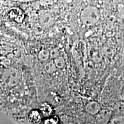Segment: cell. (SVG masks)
<instances>
[{"instance_id": "obj_3", "label": "cell", "mask_w": 124, "mask_h": 124, "mask_svg": "<svg viewBox=\"0 0 124 124\" xmlns=\"http://www.w3.org/2000/svg\"><path fill=\"white\" fill-rule=\"evenodd\" d=\"M40 111L41 114L45 117H48L52 116L54 113V108L52 105L47 102H44L40 106Z\"/></svg>"}, {"instance_id": "obj_5", "label": "cell", "mask_w": 124, "mask_h": 124, "mask_svg": "<svg viewBox=\"0 0 124 124\" xmlns=\"http://www.w3.org/2000/svg\"><path fill=\"white\" fill-rule=\"evenodd\" d=\"M43 124H60V120L57 116H50L43 121Z\"/></svg>"}, {"instance_id": "obj_2", "label": "cell", "mask_w": 124, "mask_h": 124, "mask_svg": "<svg viewBox=\"0 0 124 124\" xmlns=\"http://www.w3.org/2000/svg\"><path fill=\"white\" fill-rule=\"evenodd\" d=\"M39 21L40 24L45 28L51 27L55 22L54 16L48 12H43L40 14Z\"/></svg>"}, {"instance_id": "obj_4", "label": "cell", "mask_w": 124, "mask_h": 124, "mask_svg": "<svg viewBox=\"0 0 124 124\" xmlns=\"http://www.w3.org/2000/svg\"><path fill=\"white\" fill-rule=\"evenodd\" d=\"M29 120L33 124H39L42 120V114L40 111L38 110H33L29 113Z\"/></svg>"}, {"instance_id": "obj_1", "label": "cell", "mask_w": 124, "mask_h": 124, "mask_svg": "<svg viewBox=\"0 0 124 124\" xmlns=\"http://www.w3.org/2000/svg\"><path fill=\"white\" fill-rule=\"evenodd\" d=\"M100 19L98 9L94 6H87L82 10L80 20L84 25L92 26L95 24Z\"/></svg>"}]
</instances>
